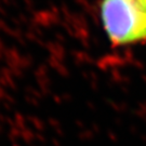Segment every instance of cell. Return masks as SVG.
<instances>
[{
    "mask_svg": "<svg viewBox=\"0 0 146 146\" xmlns=\"http://www.w3.org/2000/svg\"><path fill=\"white\" fill-rule=\"evenodd\" d=\"M101 16L107 36L116 46L146 39V9L139 0H103Z\"/></svg>",
    "mask_w": 146,
    "mask_h": 146,
    "instance_id": "obj_1",
    "label": "cell"
},
{
    "mask_svg": "<svg viewBox=\"0 0 146 146\" xmlns=\"http://www.w3.org/2000/svg\"><path fill=\"white\" fill-rule=\"evenodd\" d=\"M139 1H140V3L146 9V0H139Z\"/></svg>",
    "mask_w": 146,
    "mask_h": 146,
    "instance_id": "obj_2",
    "label": "cell"
}]
</instances>
